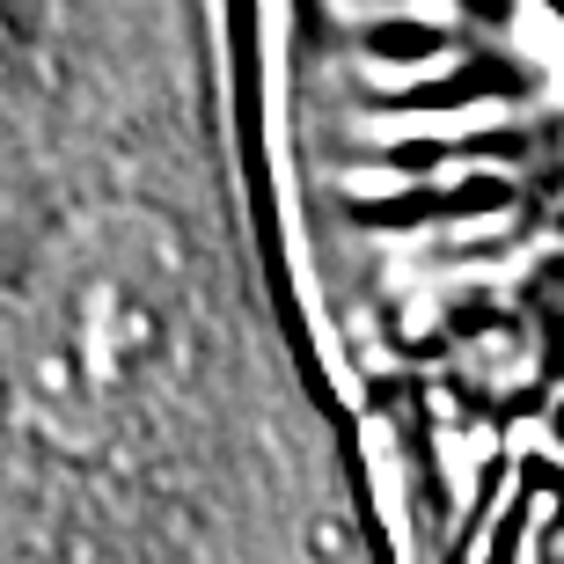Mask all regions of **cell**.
I'll use <instances>...</instances> for the list:
<instances>
[{
	"instance_id": "6da1fadb",
	"label": "cell",
	"mask_w": 564,
	"mask_h": 564,
	"mask_svg": "<svg viewBox=\"0 0 564 564\" xmlns=\"http://www.w3.org/2000/svg\"><path fill=\"white\" fill-rule=\"evenodd\" d=\"M213 389V279L184 220L88 191L0 272V455L126 491L184 455Z\"/></svg>"
},
{
	"instance_id": "7a4b0ae2",
	"label": "cell",
	"mask_w": 564,
	"mask_h": 564,
	"mask_svg": "<svg viewBox=\"0 0 564 564\" xmlns=\"http://www.w3.org/2000/svg\"><path fill=\"white\" fill-rule=\"evenodd\" d=\"M15 88V22H8V0H0V104Z\"/></svg>"
}]
</instances>
